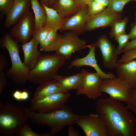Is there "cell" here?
<instances>
[{
  "label": "cell",
  "mask_w": 136,
  "mask_h": 136,
  "mask_svg": "<svg viewBox=\"0 0 136 136\" xmlns=\"http://www.w3.org/2000/svg\"><path fill=\"white\" fill-rule=\"evenodd\" d=\"M121 102L99 98L95 109L104 121L108 136H136V118Z\"/></svg>",
  "instance_id": "cell-1"
},
{
  "label": "cell",
  "mask_w": 136,
  "mask_h": 136,
  "mask_svg": "<svg viewBox=\"0 0 136 136\" xmlns=\"http://www.w3.org/2000/svg\"><path fill=\"white\" fill-rule=\"evenodd\" d=\"M25 111L29 120L32 123L50 127V136L54 135L67 126L75 123V121L81 116L74 113L72 109L65 105L47 113L36 112L27 107Z\"/></svg>",
  "instance_id": "cell-2"
},
{
  "label": "cell",
  "mask_w": 136,
  "mask_h": 136,
  "mask_svg": "<svg viewBox=\"0 0 136 136\" xmlns=\"http://www.w3.org/2000/svg\"><path fill=\"white\" fill-rule=\"evenodd\" d=\"M22 104L16 105L11 100L0 101V136H17L29 119Z\"/></svg>",
  "instance_id": "cell-3"
},
{
  "label": "cell",
  "mask_w": 136,
  "mask_h": 136,
  "mask_svg": "<svg viewBox=\"0 0 136 136\" xmlns=\"http://www.w3.org/2000/svg\"><path fill=\"white\" fill-rule=\"evenodd\" d=\"M66 60L64 56L56 53L41 54L34 68L30 71L28 80L41 85L52 80Z\"/></svg>",
  "instance_id": "cell-4"
},
{
  "label": "cell",
  "mask_w": 136,
  "mask_h": 136,
  "mask_svg": "<svg viewBox=\"0 0 136 136\" xmlns=\"http://www.w3.org/2000/svg\"><path fill=\"white\" fill-rule=\"evenodd\" d=\"M18 42L10 33H6L1 40L0 45L2 49L7 50L11 61V67L6 72V76L16 83L23 84L28 80L30 70L21 60Z\"/></svg>",
  "instance_id": "cell-5"
},
{
  "label": "cell",
  "mask_w": 136,
  "mask_h": 136,
  "mask_svg": "<svg viewBox=\"0 0 136 136\" xmlns=\"http://www.w3.org/2000/svg\"><path fill=\"white\" fill-rule=\"evenodd\" d=\"M102 92L108 94L112 99L128 103L130 101L131 89L127 83L117 76L103 79L99 86Z\"/></svg>",
  "instance_id": "cell-6"
},
{
  "label": "cell",
  "mask_w": 136,
  "mask_h": 136,
  "mask_svg": "<svg viewBox=\"0 0 136 136\" xmlns=\"http://www.w3.org/2000/svg\"><path fill=\"white\" fill-rule=\"evenodd\" d=\"M70 96L67 91L57 93L42 98H29L30 110L42 113H48L61 108L65 104Z\"/></svg>",
  "instance_id": "cell-7"
},
{
  "label": "cell",
  "mask_w": 136,
  "mask_h": 136,
  "mask_svg": "<svg viewBox=\"0 0 136 136\" xmlns=\"http://www.w3.org/2000/svg\"><path fill=\"white\" fill-rule=\"evenodd\" d=\"M35 18L32 12L29 11L11 29L10 34L22 44L30 41L35 31Z\"/></svg>",
  "instance_id": "cell-8"
},
{
  "label": "cell",
  "mask_w": 136,
  "mask_h": 136,
  "mask_svg": "<svg viewBox=\"0 0 136 136\" xmlns=\"http://www.w3.org/2000/svg\"><path fill=\"white\" fill-rule=\"evenodd\" d=\"M86 136H108L105 124L98 114L81 116L75 121Z\"/></svg>",
  "instance_id": "cell-9"
},
{
  "label": "cell",
  "mask_w": 136,
  "mask_h": 136,
  "mask_svg": "<svg viewBox=\"0 0 136 136\" xmlns=\"http://www.w3.org/2000/svg\"><path fill=\"white\" fill-rule=\"evenodd\" d=\"M82 82L80 87L76 92L77 95L84 94L89 99H95L101 96L102 92L100 90L99 86L103 79L97 73H90L82 69Z\"/></svg>",
  "instance_id": "cell-10"
},
{
  "label": "cell",
  "mask_w": 136,
  "mask_h": 136,
  "mask_svg": "<svg viewBox=\"0 0 136 136\" xmlns=\"http://www.w3.org/2000/svg\"><path fill=\"white\" fill-rule=\"evenodd\" d=\"M78 36L71 31L64 33L55 53L64 56L66 60L70 59L74 53L84 48L86 45V41L80 39Z\"/></svg>",
  "instance_id": "cell-11"
},
{
  "label": "cell",
  "mask_w": 136,
  "mask_h": 136,
  "mask_svg": "<svg viewBox=\"0 0 136 136\" xmlns=\"http://www.w3.org/2000/svg\"><path fill=\"white\" fill-rule=\"evenodd\" d=\"M95 43L100 51L104 67L109 70L115 69L118 60L116 48L110 42L107 36L102 35Z\"/></svg>",
  "instance_id": "cell-12"
},
{
  "label": "cell",
  "mask_w": 136,
  "mask_h": 136,
  "mask_svg": "<svg viewBox=\"0 0 136 136\" xmlns=\"http://www.w3.org/2000/svg\"><path fill=\"white\" fill-rule=\"evenodd\" d=\"M95 44L92 43L86 45L85 48H88L89 52L85 56L81 58H78L72 60L67 67V69H71L73 67L79 68L84 66L87 65L93 68L96 72L103 79H113L116 77L112 72L106 73L103 72L98 65L95 55L96 47Z\"/></svg>",
  "instance_id": "cell-13"
},
{
  "label": "cell",
  "mask_w": 136,
  "mask_h": 136,
  "mask_svg": "<svg viewBox=\"0 0 136 136\" xmlns=\"http://www.w3.org/2000/svg\"><path fill=\"white\" fill-rule=\"evenodd\" d=\"M121 13L114 12L107 7L89 17L85 24V30L90 31L99 28L110 27L115 21L121 19Z\"/></svg>",
  "instance_id": "cell-14"
},
{
  "label": "cell",
  "mask_w": 136,
  "mask_h": 136,
  "mask_svg": "<svg viewBox=\"0 0 136 136\" xmlns=\"http://www.w3.org/2000/svg\"><path fill=\"white\" fill-rule=\"evenodd\" d=\"M89 18L88 6L86 5L82 7L77 13L65 20L59 30L60 32L69 30L78 36L82 35L85 31V24Z\"/></svg>",
  "instance_id": "cell-15"
},
{
  "label": "cell",
  "mask_w": 136,
  "mask_h": 136,
  "mask_svg": "<svg viewBox=\"0 0 136 136\" xmlns=\"http://www.w3.org/2000/svg\"><path fill=\"white\" fill-rule=\"evenodd\" d=\"M31 0H14L10 10L6 15L5 25L8 28L15 25L21 18L29 11Z\"/></svg>",
  "instance_id": "cell-16"
},
{
  "label": "cell",
  "mask_w": 136,
  "mask_h": 136,
  "mask_svg": "<svg viewBox=\"0 0 136 136\" xmlns=\"http://www.w3.org/2000/svg\"><path fill=\"white\" fill-rule=\"evenodd\" d=\"M39 43L33 34L31 39L21 46L24 55V64L30 71L38 62L41 55L38 48Z\"/></svg>",
  "instance_id": "cell-17"
},
{
  "label": "cell",
  "mask_w": 136,
  "mask_h": 136,
  "mask_svg": "<svg viewBox=\"0 0 136 136\" xmlns=\"http://www.w3.org/2000/svg\"><path fill=\"white\" fill-rule=\"evenodd\" d=\"M115 69L117 76L126 81L131 89L136 88V60L126 63L118 62Z\"/></svg>",
  "instance_id": "cell-18"
},
{
  "label": "cell",
  "mask_w": 136,
  "mask_h": 136,
  "mask_svg": "<svg viewBox=\"0 0 136 136\" xmlns=\"http://www.w3.org/2000/svg\"><path fill=\"white\" fill-rule=\"evenodd\" d=\"M51 8L65 20L78 12L82 7L75 0H56Z\"/></svg>",
  "instance_id": "cell-19"
},
{
  "label": "cell",
  "mask_w": 136,
  "mask_h": 136,
  "mask_svg": "<svg viewBox=\"0 0 136 136\" xmlns=\"http://www.w3.org/2000/svg\"><path fill=\"white\" fill-rule=\"evenodd\" d=\"M82 72L66 76L57 75L54 79L57 82L59 86L69 92L72 90L78 89L81 87L83 79Z\"/></svg>",
  "instance_id": "cell-20"
},
{
  "label": "cell",
  "mask_w": 136,
  "mask_h": 136,
  "mask_svg": "<svg viewBox=\"0 0 136 136\" xmlns=\"http://www.w3.org/2000/svg\"><path fill=\"white\" fill-rule=\"evenodd\" d=\"M62 35L57 30L52 28H48L47 35L42 43L40 45L41 51H55L61 42Z\"/></svg>",
  "instance_id": "cell-21"
},
{
  "label": "cell",
  "mask_w": 136,
  "mask_h": 136,
  "mask_svg": "<svg viewBox=\"0 0 136 136\" xmlns=\"http://www.w3.org/2000/svg\"><path fill=\"white\" fill-rule=\"evenodd\" d=\"M64 91H67L60 87L56 80L54 79L41 84L37 88L33 97L42 98L55 93Z\"/></svg>",
  "instance_id": "cell-22"
},
{
  "label": "cell",
  "mask_w": 136,
  "mask_h": 136,
  "mask_svg": "<svg viewBox=\"0 0 136 136\" xmlns=\"http://www.w3.org/2000/svg\"><path fill=\"white\" fill-rule=\"evenodd\" d=\"M40 4L44 8L46 14V20L44 26L48 28H51L59 30L62 26L64 20L55 10L46 6L41 0Z\"/></svg>",
  "instance_id": "cell-23"
},
{
  "label": "cell",
  "mask_w": 136,
  "mask_h": 136,
  "mask_svg": "<svg viewBox=\"0 0 136 136\" xmlns=\"http://www.w3.org/2000/svg\"><path fill=\"white\" fill-rule=\"evenodd\" d=\"M31 8L35 15V31L44 26L46 20V14L44 7L38 0H31Z\"/></svg>",
  "instance_id": "cell-24"
},
{
  "label": "cell",
  "mask_w": 136,
  "mask_h": 136,
  "mask_svg": "<svg viewBox=\"0 0 136 136\" xmlns=\"http://www.w3.org/2000/svg\"><path fill=\"white\" fill-rule=\"evenodd\" d=\"M129 20L127 17L115 21L110 27L111 30L109 33L110 38H113L120 35L125 33V30L127 23Z\"/></svg>",
  "instance_id": "cell-25"
},
{
  "label": "cell",
  "mask_w": 136,
  "mask_h": 136,
  "mask_svg": "<svg viewBox=\"0 0 136 136\" xmlns=\"http://www.w3.org/2000/svg\"><path fill=\"white\" fill-rule=\"evenodd\" d=\"M131 0H109L107 7L115 12L121 13L125 5Z\"/></svg>",
  "instance_id": "cell-26"
},
{
  "label": "cell",
  "mask_w": 136,
  "mask_h": 136,
  "mask_svg": "<svg viewBox=\"0 0 136 136\" xmlns=\"http://www.w3.org/2000/svg\"><path fill=\"white\" fill-rule=\"evenodd\" d=\"M87 5L89 17L101 12L107 7L92 0L89 1Z\"/></svg>",
  "instance_id": "cell-27"
},
{
  "label": "cell",
  "mask_w": 136,
  "mask_h": 136,
  "mask_svg": "<svg viewBox=\"0 0 136 136\" xmlns=\"http://www.w3.org/2000/svg\"><path fill=\"white\" fill-rule=\"evenodd\" d=\"M18 136H50L49 133L39 134L34 132L28 124L22 126L19 131Z\"/></svg>",
  "instance_id": "cell-28"
},
{
  "label": "cell",
  "mask_w": 136,
  "mask_h": 136,
  "mask_svg": "<svg viewBox=\"0 0 136 136\" xmlns=\"http://www.w3.org/2000/svg\"><path fill=\"white\" fill-rule=\"evenodd\" d=\"M130 39L128 34L126 33L118 36L115 38V40L118 43V45L116 48L117 55L120 54V52L126 46Z\"/></svg>",
  "instance_id": "cell-29"
},
{
  "label": "cell",
  "mask_w": 136,
  "mask_h": 136,
  "mask_svg": "<svg viewBox=\"0 0 136 136\" xmlns=\"http://www.w3.org/2000/svg\"><path fill=\"white\" fill-rule=\"evenodd\" d=\"M118 62L122 63H126L136 58V49L125 51Z\"/></svg>",
  "instance_id": "cell-30"
},
{
  "label": "cell",
  "mask_w": 136,
  "mask_h": 136,
  "mask_svg": "<svg viewBox=\"0 0 136 136\" xmlns=\"http://www.w3.org/2000/svg\"><path fill=\"white\" fill-rule=\"evenodd\" d=\"M130 94V100L126 107L136 115V88L131 89Z\"/></svg>",
  "instance_id": "cell-31"
},
{
  "label": "cell",
  "mask_w": 136,
  "mask_h": 136,
  "mask_svg": "<svg viewBox=\"0 0 136 136\" xmlns=\"http://www.w3.org/2000/svg\"><path fill=\"white\" fill-rule=\"evenodd\" d=\"M14 0H0V11L1 14L5 16L9 12Z\"/></svg>",
  "instance_id": "cell-32"
},
{
  "label": "cell",
  "mask_w": 136,
  "mask_h": 136,
  "mask_svg": "<svg viewBox=\"0 0 136 136\" xmlns=\"http://www.w3.org/2000/svg\"><path fill=\"white\" fill-rule=\"evenodd\" d=\"M48 28L44 26L39 30L34 31L33 34L40 45L42 43L44 40L48 32Z\"/></svg>",
  "instance_id": "cell-33"
},
{
  "label": "cell",
  "mask_w": 136,
  "mask_h": 136,
  "mask_svg": "<svg viewBox=\"0 0 136 136\" xmlns=\"http://www.w3.org/2000/svg\"><path fill=\"white\" fill-rule=\"evenodd\" d=\"M6 74L3 70H0V95L5 89L7 83Z\"/></svg>",
  "instance_id": "cell-34"
},
{
  "label": "cell",
  "mask_w": 136,
  "mask_h": 136,
  "mask_svg": "<svg viewBox=\"0 0 136 136\" xmlns=\"http://www.w3.org/2000/svg\"><path fill=\"white\" fill-rule=\"evenodd\" d=\"M135 49H136V39L129 42L120 52V54L125 51Z\"/></svg>",
  "instance_id": "cell-35"
},
{
  "label": "cell",
  "mask_w": 136,
  "mask_h": 136,
  "mask_svg": "<svg viewBox=\"0 0 136 136\" xmlns=\"http://www.w3.org/2000/svg\"><path fill=\"white\" fill-rule=\"evenodd\" d=\"M130 39L133 40L136 39V21L131 25L130 32L128 34Z\"/></svg>",
  "instance_id": "cell-36"
},
{
  "label": "cell",
  "mask_w": 136,
  "mask_h": 136,
  "mask_svg": "<svg viewBox=\"0 0 136 136\" xmlns=\"http://www.w3.org/2000/svg\"><path fill=\"white\" fill-rule=\"evenodd\" d=\"M68 136H80V134L79 132L75 129L73 124H71L68 126Z\"/></svg>",
  "instance_id": "cell-37"
},
{
  "label": "cell",
  "mask_w": 136,
  "mask_h": 136,
  "mask_svg": "<svg viewBox=\"0 0 136 136\" xmlns=\"http://www.w3.org/2000/svg\"><path fill=\"white\" fill-rule=\"evenodd\" d=\"M7 65V63L4 55L0 54V70H3Z\"/></svg>",
  "instance_id": "cell-38"
},
{
  "label": "cell",
  "mask_w": 136,
  "mask_h": 136,
  "mask_svg": "<svg viewBox=\"0 0 136 136\" xmlns=\"http://www.w3.org/2000/svg\"><path fill=\"white\" fill-rule=\"evenodd\" d=\"M21 92L19 90H16L12 94L13 97L16 100H21Z\"/></svg>",
  "instance_id": "cell-39"
},
{
  "label": "cell",
  "mask_w": 136,
  "mask_h": 136,
  "mask_svg": "<svg viewBox=\"0 0 136 136\" xmlns=\"http://www.w3.org/2000/svg\"><path fill=\"white\" fill-rule=\"evenodd\" d=\"M29 97V95L27 91L25 90L21 92V100H26L28 99Z\"/></svg>",
  "instance_id": "cell-40"
},
{
  "label": "cell",
  "mask_w": 136,
  "mask_h": 136,
  "mask_svg": "<svg viewBox=\"0 0 136 136\" xmlns=\"http://www.w3.org/2000/svg\"><path fill=\"white\" fill-rule=\"evenodd\" d=\"M90 0H75L77 4L81 7L87 5L88 3Z\"/></svg>",
  "instance_id": "cell-41"
},
{
  "label": "cell",
  "mask_w": 136,
  "mask_h": 136,
  "mask_svg": "<svg viewBox=\"0 0 136 136\" xmlns=\"http://www.w3.org/2000/svg\"><path fill=\"white\" fill-rule=\"evenodd\" d=\"M107 7L108 4L109 0H92Z\"/></svg>",
  "instance_id": "cell-42"
},
{
  "label": "cell",
  "mask_w": 136,
  "mask_h": 136,
  "mask_svg": "<svg viewBox=\"0 0 136 136\" xmlns=\"http://www.w3.org/2000/svg\"><path fill=\"white\" fill-rule=\"evenodd\" d=\"M43 2L45 5L48 7H49V0H41Z\"/></svg>",
  "instance_id": "cell-43"
},
{
  "label": "cell",
  "mask_w": 136,
  "mask_h": 136,
  "mask_svg": "<svg viewBox=\"0 0 136 136\" xmlns=\"http://www.w3.org/2000/svg\"><path fill=\"white\" fill-rule=\"evenodd\" d=\"M49 7L51 8L53 5L56 0H49Z\"/></svg>",
  "instance_id": "cell-44"
},
{
  "label": "cell",
  "mask_w": 136,
  "mask_h": 136,
  "mask_svg": "<svg viewBox=\"0 0 136 136\" xmlns=\"http://www.w3.org/2000/svg\"><path fill=\"white\" fill-rule=\"evenodd\" d=\"M134 20L135 21H136V12L134 14Z\"/></svg>",
  "instance_id": "cell-45"
},
{
  "label": "cell",
  "mask_w": 136,
  "mask_h": 136,
  "mask_svg": "<svg viewBox=\"0 0 136 136\" xmlns=\"http://www.w3.org/2000/svg\"><path fill=\"white\" fill-rule=\"evenodd\" d=\"M132 1H134L136 2V0H131Z\"/></svg>",
  "instance_id": "cell-46"
}]
</instances>
